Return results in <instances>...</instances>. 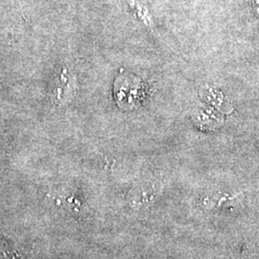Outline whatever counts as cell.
I'll return each mask as SVG.
<instances>
[{
  "label": "cell",
  "mask_w": 259,
  "mask_h": 259,
  "mask_svg": "<svg viewBox=\"0 0 259 259\" xmlns=\"http://www.w3.org/2000/svg\"><path fill=\"white\" fill-rule=\"evenodd\" d=\"M253 2V9L255 10V13L259 17V0H252Z\"/></svg>",
  "instance_id": "6da1fadb"
}]
</instances>
